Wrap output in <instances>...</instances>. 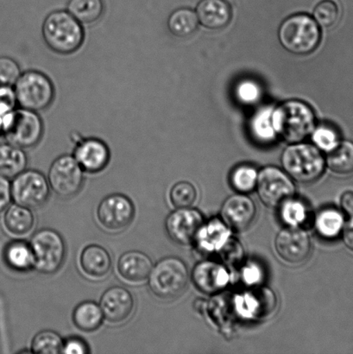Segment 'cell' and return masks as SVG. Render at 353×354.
I'll return each instance as SVG.
<instances>
[{
  "label": "cell",
  "instance_id": "6da1fadb",
  "mask_svg": "<svg viewBox=\"0 0 353 354\" xmlns=\"http://www.w3.org/2000/svg\"><path fill=\"white\" fill-rule=\"evenodd\" d=\"M41 34L47 46L61 55L77 51L85 38L82 24L64 10H54L45 17Z\"/></svg>",
  "mask_w": 353,
  "mask_h": 354
},
{
  "label": "cell",
  "instance_id": "7a4b0ae2",
  "mask_svg": "<svg viewBox=\"0 0 353 354\" xmlns=\"http://www.w3.org/2000/svg\"><path fill=\"white\" fill-rule=\"evenodd\" d=\"M273 129L287 143H300L316 128V117L306 103L289 100L281 104L271 116Z\"/></svg>",
  "mask_w": 353,
  "mask_h": 354
},
{
  "label": "cell",
  "instance_id": "3957f363",
  "mask_svg": "<svg viewBox=\"0 0 353 354\" xmlns=\"http://www.w3.org/2000/svg\"><path fill=\"white\" fill-rule=\"evenodd\" d=\"M189 270L178 257H166L153 266L148 279L149 288L162 300L181 297L188 286Z\"/></svg>",
  "mask_w": 353,
  "mask_h": 354
},
{
  "label": "cell",
  "instance_id": "277c9868",
  "mask_svg": "<svg viewBox=\"0 0 353 354\" xmlns=\"http://www.w3.org/2000/svg\"><path fill=\"white\" fill-rule=\"evenodd\" d=\"M278 39L289 53L309 55L319 46L321 30L312 17L307 14H296L283 21L279 28Z\"/></svg>",
  "mask_w": 353,
  "mask_h": 354
},
{
  "label": "cell",
  "instance_id": "5b68a950",
  "mask_svg": "<svg viewBox=\"0 0 353 354\" xmlns=\"http://www.w3.org/2000/svg\"><path fill=\"white\" fill-rule=\"evenodd\" d=\"M281 162L287 174L302 183L320 179L326 166L321 151L309 144H292L283 152Z\"/></svg>",
  "mask_w": 353,
  "mask_h": 354
},
{
  "label": "cell",
  "instance_id": "8992f818",
  "mask_svg": "<svg viewBox=\"0 0 353 354\" xmlns=\"http://www.w3.org/2000/svg\"><path fill=\"white\" fill-rule=\"evenodd\" d=\"M13 88L20 109L37 113L50 107L55 98V88L50 77L33 69L22 73Z\"/></svg>",
  "mask_w": 353,
  "mask_h": 354
},
{
  "label": "cell",
  "instance_id": "52a82bcc",
  "mask_svg": "<svg viewBox=\"0 0 353 354\" xmlns=\"http://www.w3.org/2000/svg\"><path fill=\"white\" fill-rule=\"evenodd\" d=\"M34 257V268L44 274H53L61 268L66 257L64 238L53 229H41L29 243Z\"/></svg>",
  "mask_w": 353,
  "mask_h": 354
},
{
  "label": "cell",
  "instance_id": "ba28073f",
  "mask_svg": "<svg viewBox=\"0 0 353 354\" xmlns=\"http://www.w3.org/2000/svg\"><path fill=\"white\" fill-rule=\"evenodd\" d=\"M50 187L58 196L68 199L81 191L84 183V171L74 156L64 154L52 162L48 169Z\"/></svg>",
  "mask_w": 353,
  "mask_h": 354
},
{
  "label": "cell",
  "instance_id": "9c48e42d",
  "mask_svg": "<svg viewBox=\"0 0 353 354\" xmlns=\"http://www.w3.org/2000/svg\"><path fill=\"white\" fill-rule=\"evenodd\" d=\"M50 183L43 174L35 169H26L14 177L12 196L14 203L36 209L44 206L50 197Z\"/></svg>",
  "mask_w": 353,
  "mask_h": 354
},
{
  "label": "cell",
  "instance_id": "30bf717a",
  "mask_svg": "<svg viewBox=\"0 0 353 354\" xmlns=\"http://www.w3.org/2000/svg\"><path fill=\"white\" fill-rule=\"evenodd\" d=\"M257 191L263 203L279 207L287 200L295 197L296 186L285 171L276 167H265L258 173Z\"/></svg>",
  "mask_w": 353,
  "mask_h": 354
},
{
  "label": "cell",
  "instance_id": "8fae6325",
  "mask_svg": "<svg viewBox=\"0 0 353 354\" xmlns=\"http://www.w3.org/2000/svg\"><path fill=\"white\" fill-rule=\"evenodd\" d=\"M44 130L43 120L38 113L20 109L14 111L5 136L8 143L24 150L33 148L39 144L43 138Z\"/></svg>",
  "mask_w": 353,
  "mask_h": 354
},
{
  "label": "cell",
  "instance_id": "7c38bea8",
  "mask_svg": "<svg viewBox=\"0 0 353 354\" xmlns=\"http://www.w3.org/2000/svg\"><path fill=\"white\" fill-rule=\"evenodd\" d=\"M97 220L105 230L124 231L129 227L135 216V207L129 197L113 194L104 198L97 208Z\"/></svg>",
  "mask_w": 353,
  "mask_h": 354
},
{
  "label": "cell",
  "instance_id": "4fadbf2b",
  "mask_svg": "<svg viewBox=\"0 0 353 354\" xmlns=\"http://www.w3.org/2000/svg\"><path fill=\"white\" fill-rule=\"evenodd\" d=\"M204 222L202 214L198 210L190 207L178 208L166 218V232L176 244L191 245L195 243Z\"/></svg>",
  "mask_w": 353,
  "mask_h": 354
},
{
  "label": "cell",
  "instance_id": "5bb4252c",
  "mask_svg": "<svg viewBox=\"0 0 353 354\" xmlns=\"http://www.w3.org/2000/svg\"><path fill=\"white\" fill-rule=\"evenodd\" d=\"M276 252L289 265H300L306 261L311 252L309 235L300 227H287L276 235Z\"/></svg>",
  "mask_w": 353,
  "mask_h": 354
},
{
  "label": "cell",
  "instance_id": "9a60e30c",
  "mask_svg": "<svg viewBox=\"0 0 353 354\" xmlns=\"http://www.w3.org/2000/svg\"><path fill=\"white\" fill-rule=\"evenodd\" d=\"M276 295L269 288H258L235 297L237 314L245 319H264L274 311Z\"/></svg>",
  "mask_w": 353,
  "mask_h": 354
},
{
  "label": "cell",
  "instance_id": "2e32d148",
  "mask_svg": "<svg viewBox=\"0 0 353 354\" xmlns=\"http://www.w3.org/2000/svg\"><path fill=\"white\" fill-rule=\"evenodd\" d=\"M257 214L254 201L245 194L228 197L221 208L222 221L231 230L243 232L250 227Z\"/></svg>",
  "mask_w": 353,
  "mask_h": 354
},
{
  "label": "cell",
  "instance_id": "e0dca14e",
  "mask_svg": "<svg viewBox=\"0 0 353 354\" xmlns=\"http://www.w3.org/2000/svg\"><path fill=\"white\" fill-rule=\"evenodd\" d=\"M74 158L84 172L95 174L109 164L111 153L105 142L96 138H82L76 141Z\"/></svg>",
  "mask_w": 353,
  "mask_h": 354
},
{
  "label": "cell",
  "instance_id": "ac0fdd59",
  "mask_svg": "<svg viewBox=\"0 0 353 354\" xmlns=\"http://www.w3.org/2000/svg\"><path fill=\"white\" fill-rule=\"evenodd\" d=\"M99 306L107 322L120 324L133 315L134 298L126 288L113 286L104 292L100 298Z\"/></svg>",
  "mask_w": 353,
  "mask_h": 354
},
{
  "label": "cell",
  "instance_id": "d6986e66",
  "mask_svg": "<svg viewBox=\"0 0 353 354\" xmlns=\"http://www.w3.org/2000/svg\"><path fill=\"white\" fill-rule=\"evenodd\" d=\"M192 279L202 293L213 295L226 289L230 283V274L224 266L207 260L197 263L193 270Z\"/></svg>",
  "mask_w": 353,
  "mask_h": 354
},
{
  "label": "cell",
  "instance_id": "ffe728a7",
  "mask_svg": "<svg viewBox=\"0 0 353 354\" xmlns=\"http://www.w3.org/2000/svg\"><path fill=\"white\" fill-rule=\"evenodd\" d=\"M117 268L124 280L129 283H140L148 280L153 268V263L144 252L129 251L121 255Z\"/></svg>",
  "mask_w": 353,
  "mask_h": 354
},
{
  "label": "cell",
  "instance_id": "44dd1931",
  "mask_svg": "<svg viewBox=\"0 0 353 354\" xmlns=\"http://www.w3.org/2000/svg\"><path fill=\"white\" fill-rule=\"evenodd\" d=\"M231 237V229L223 221L214 218L207 223L204 222L196 236L197 248L203 253L219 252Z\"/></svg>",
  "mask_w": 353,
  "mask_h": 354
},
{
  "label": "cell",
  "instance_id": "7402d4cb",
  "mask_svg": "<svg viewBox=\"0 0 353 354\" xmlns=\"http://www.w3.org/2000/svg\"><path fill=\"white\" fill-rule=\"evenodd\" d=\"M196 15L203 27L223 30L231 19V10L226 0H202L196 7Z\"/></svg>",
  "mask_w": 353,
  "mask_h": 354
},
{
  "label": "cell",
  "instance_id": "603a6c76",
  "mask_svg": "<svg viewBox=\"0 0 353 354\" xmlns=\"http://www.w3.org/2000/svg\"><path fill=\"white\" fill-rule=\"evenodd\" d=\"M79 266L86 276L93 279H102L108 275L112 269V258L103 246L90 245L83 249L79 257Z\"/></svg>",
  "mask_w": 353,
  "mask_h": 354
},
{
  "label": "cell",
  "instance_id": "cb8c5ba5",
  "mask_svg": "<svg viewBox=\"0 0 353 354\" xmlns=\"http://www.w3.org/2000/svg\"><path fill=\"white\" fill-rule=\"evenodd\" d=\"M28 158L23 149L12 144L0 145V176L14 178L26 171Z\"/></svg>",
  "mask_w": 353,
  "mask_h": 354
},
{
  "label": "cell",
  "instance_id": "d4e9b609",
  "mask_svg": "<svg viewBox=\"0 0 353 354\" xmlns=\"http://www.w3.org/2000/svg\"><path fill=\"white\" fill-rule=\"evenodd\" d=\"M344 214L335 207L321 209L314 218V227L321 238L334 239L343 231Z\"/></svg>",
  "mask_w": 353,
  "mask_h": 354
},
{
  "label": "cell",
  "instance_id": "484cf974",
  "mask_svg": "<svg viewBox=\"0 0 353 354\" xmlns=\"http://www.w3.org/2000/svg\"><path fill=\"white\" fill-rule=\"evenodd\" d=\"M3 259L10 269L19 272H29L34 268V257L30 244L15 241L9 243L3 251Z\"/></svg>",
  "mask_w": 353,
  "mask_h": 354
},
{
  "label": "cell",
  "instance_id": "4316f807",
  "mask_svg": "<svg viewBox=\"0 0 353 354\" xmlns=\"http://www.w3.org/2000/svg\"><path fill=\"white\" fill-rule=\"evenodd\" d=\"M104 315L99 304L86 301L76 306L73 313V322L76 328L83 332L96 331L102 327Z\"/></svg>",
  "mask_w": 353,
  "mask_h": 354
},
{
  "label": "cell",
  "instance_id": "83f0119b",
  "mask_svg": "<svg viewBox=\"0 0 353 354\" xmlns=\"http://www.w3.org/2000/svg\"><path fill=\"white\" fill-rule=\"evenodd\" d=\"M3 221L10 234L21 237L32 230L35 218L30 208L15 203L7 209Z\"/></svg>",
  "mask_w": 353,
  "mask_h": 354
},
{
  "label": "cell",
  "instance_id": "f1b7e54d",
  "mask_svg": "<svg viewBox=\"0 0 353 354\" xmlns=\"http://www.w3.org/2000/svg\"><path fill=\"white\" fill-rule=\"evenodd\" d=\"M326 164L336 174H351L353 172V143L338 142L336 147L327 152Z\"/></svg>",
  "mask_w": 353,
  "mask_h": 354
},
{
  "label": "cell",
  "instance_id": "f546056e",
  "mask_svg": "<svg viewBox=\"0 0 353 354\" xmlns=\"http://www.w3.org/2000/svg\"><path fill=\"white\" fill-rule=\"evenodd\" d=\"M198 17L192 10L180 8L169 15L167 26L174 36L186 38L195 32L198 28Z\"/></svg>",
  "mask_w": 353,
  "mask_h": 354
},
{
  "label": "cell",
  "instance_id": "4dcf8cb0",
  "mask_svg": "<svg viewBox=\"0 0 353 354\" xmlns=\"http://www.w3.org/2000/svg\"><path fill=\"white\" fill-rule=\"evenodd\" d=\"M67 10L79 23L90 24L102 17L105 6L103 0H69Z\"/></svg>",
  "mask_w": 353,
  "mask_h": 354
},
{
  "label": "cell",
  "instance_id": "1f68e13d",
  "mask_svg": "<svg viewBox=\"0 0 353 354\" xmlns=\"http://www.w3.org/2000/svg\"><path fill=\"white\" fill-rule=\"evenodd\" d=\"M280 207V217L287 227H302L309 218V208L303 201L290 198Z\"/></svg>",
  "mask_w": 353,
  "mask_h": 354
},
{
  "label": "cell",
  "instance_id": "d6a6232c",
  "mask_svg": "<svg viewBox=\"0 0 353 354\" xmlns=\"http://www.w3.org/2000/svg\"><path fill=\"white\" fill-rule=\"evenodd\" d=\"M258 173L254 166L242 165L233 169L230 176V184L240 194L252 192L257 187Z\"/></svg>",
  "mask_w": 353,
  "mask_h": 354
},
{
  "label": "cell",
  "instance_id": "836d02e7",
  "mask_svg": "<svg viewBox=\"0 0 353 354\" xmlns=\"http://www.w3.org/2000/svg\"><path fill=\"white\" fill-rule=\"evenodd\" d=\"M64 339L57 332L44 330L38 333L31 342V353L37 354L61 353Z\"/></svg>",
  "mask_w": 353,
  "mask_h": 354
},
{
  "label": "cell",
  "instance_id": "e575fe53",
  "mask_svg": "<svg viewBox=\"0 0 353 354\" xmlns=\"http://www.w3.org/2000/svg\"><path fill=\"white\" fill-rule=\"evenodd\" d=\"M169 198L176 208L191 207L197 199V191L191 183L182 180L172 187Z\"/></svg>",
  "mask_w": 353,
  "mask_h": 354
},
{
  "label": "cell",
  "instance_id": "d590c367",
  "mask_svg": "<svg viewBox=\"0 0 353 354\" xmlns=\"http://www.w3.org/2000/svg\"><path fill=\"white\" fill-rule=\"evenodd\" d=\"M316 22L323 28H331L337 24L340 19V10L333 0H323L314 10Z\"/></svg>",
  "mask_w": 353,
  "mask_h": 354
},
{
  "label": "cell",
  "instance_id": "8d00e7d4",
  "mask_svg": "<svg viewBox=\"0 0 353 354\" xmlns=\"http://www.w3.org/2000/svg\"><path fill=\"white\" fill-rule=\"evenodd\" d=\"M21 74L20 66L14 59L0 57V86H14Z\"/></svg>",
  "mask_w": 353,
  "mask_h": 354
},
{
  "label": "cell",
  "instance_id": "74e56055",
  "mask_svg": "<svg viewBox=\"0 0 353 354\" xmlns=\"http://www.w3.org/2000/svg\"><path fill=\"white\" fill-rule=\"evenodd\" d=\"M218 253L225 263L231 266L240 265L245 256L244 248L241 243L231 237L228 239L226 244Z\"/></svg>",
  "mask_w": 353,
  "mask_h": 354
},
{
  "label": "cell",
  "instance_id": "f35d334b",
  "mask_svg": "<svg viewBox=\"0 0 353 354\" xmlns=\"http://www.w3.org/2000/svg\"><path fill=\"white\" fill-rule=\"evenodd\" d=\"M312 133L314 143L321 150L328 152L338 144L337 133L330 127H321Z\"/></svg>",
  "mask_w": 353,
  "mask_h": 354
},
{
  "label": "cell",
  "instance_id": "ab89813d",
  "mask_svg": "<svg viewBox=\"0 0 353 354\" xmlns=\"http://www.w3.org/2000/svg\"><path fill=\"white\" fill-rule=\"evenodd\" d=\"M255 133L258 138H262L263 141H269L274 137L275 131L273 129L271 123V113L269 111H265L256 118L254 124Z\"/></svg>",
  "mask_w": 353,
  "mask_h": 354
},
{
  "label": "cell",
  "instance_id": "60d3db41",
  "mask_svg": "<svg viewBox=\"0 0 353 354\" xmlns=\"http://www.w3.org/2000/svg\"><path fill=\"white\" fill-rule=\"evenodd\" d=\"M241 279L248 286H258L264 279V272L256 263H249L241 270Z\"/></svg>",
  "mask_w": 353,
  "mask_h": 354
},
{
  "label": "cell",
  "instance_id": "b9f144b4",
  "mask_svg": "<svg viewBox=\"0 0 353 354\" xmlns=\"http://www.w3.org/2000/svg\"><path fill=\"white\" fill-rule=\"evenodd\" d=\"M238 96L245 103H252L256 102L260 95V90L254 82H245L241 83L238 88Z\"/></svg>",
  "mask_w": 353,
  "mask_h": 354
},
{
  "label": "cell",
  "instance_id": "7bdbcfd3",
  "mask_svg": "<svg viewBox=\"0 0 353 354\" xmlns=\"http://www.w3.org/2000/svg\"><path fill=\"white\" fill-rule=\"evenodd\" d=\"M90 351L88 344L81 338L71 337L66 339L62 346V353L86 354Z\"/></svg>",
  "mask_w": 353,
  "mask_h": 354
},
{
  "label": "cell",
  "instance_id": "ee69618b",
  "mask_svg": "<svg viewBox=\"0 0 353 354\" xmlns=\"http://www.w3.org/2000/svg\"><path fill=\"white\" fill-rule=\"evenodd\" d=\"M12 200V183L6 177L0 176V213L9 206Z\"/></svg>",
  "mask_w": 353,
  "mask_h": 354
},
{
  "label": "cell",
  "instance_id": "f6af8a7d",
  "mask_svg": "<svg viewBox=\"0 0 353 354\" xmlns=\"http://www.w3.org/2000/svg\"><path fill=\"white\" fill-rule=\"evenodd\" d=\"M341 205L345 214L353 216V190L345 191L342 194Z\"/></svg>",
  "mask_w": 353,
  "mask_h": 354
},
{
  "label": "cell",
  "instance_id": "bcb514c9",
  "mask_svg": "<svg viewBox=\"0 0 353 354\" xmlns=\"http://www.w3.org/2000/svg\"><path fill=\"white\" fill-rule=\"evenodd\" d=\"M343 241L349 250L353 252V218L345 225L343 231Z\"/></svg>",
  "mask_w": 353,
  "mask_h": 354
}]
</instances>
